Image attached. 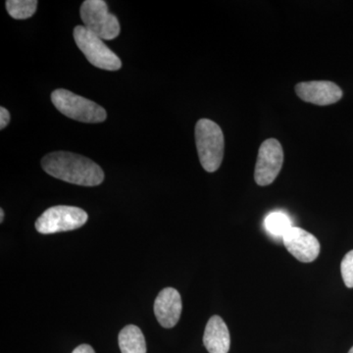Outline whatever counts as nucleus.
<instances>
[{"label":"nucleus","mask_w":353,"mask_h":353,"mask_svg":"<svg viewBox=\"0 0 353 353\" xmlns=\"http://www.w3.org/2000/svg\"><path fill=\"white\" fill-rule=\"evenodd\" d=\"M41 166L53 178L83 187H95L104 180L103 171L99 165L77 153H48L41 160Z\"/></svg>","instance_id":"obj_1"},{"label":"nucleus","mask_w":353,"mask_h":353,"mask_svg":"<svg viewBox=\"0 0 353 353\" xmlns=\"http://www.w3.org/2000/svg\"><path fill=\"white\" fill-rule=\"evenodd\" d=\"M196 143L204 170L209 173L217 171L225 150L224 134L219 125L208 119L199 120L196 125Z\"/></svg>","instance_id":"obj_2"},{"label":"nucleus","mask_w":353,"mask_h":353,"mask_svg":"<svg viewBox=\"0 0 353 353\" xmlns=\"http://www.w3.org/2000/svg\"><path fill=\"white\" fill-rule=\"evenodd\" d=\"M51 101L66 117L83 123H101L108 118L105 109L95 102L59 88L51 94Z\"/></svg>","instance_id":"obj_3"},{"label":"nucleus","mask_w":353,"mask_h":353,"mask_svg":"<svg viewBox=\"0 0 353 353\" xmlns=\"http://www.w3.org/2000/svg\"><path fill=\"white\" fill-rule=\"evenodd\" d=\"M74 39L88 61L99 69L117 71L122 67V61L103 39L88 30L85 26H77L74 29Z\"/></svg>","instance_id":"obj_4"},{"label":"nucleus","mask_w":353,"mask_h":353,"mask_svg":"<svg viewBox=\"0 0 353 353\" xmlns=\"http://www.w3.org/2000/svg\"><path fill=\"white\" fill-rule=\"evenodd\" d=\"M88 213L75 206L58 205L46 209L36 221L39 234H50L73 231L87 223Z\"/></svg>","instance_id":"obj_5"},{"label":"nucleus","mask_w":353,"mask_h":353,"mask_svg":"<svg viewBox=\"0 0 353 353\" xmlns=\"http://www.w3.org/2000/svg\"><path fill=\"white\" fill-rule=\"evenodd\" d=\"M80 14L83 26L99 38L111 41L119 36V21L109 12L103 0H85L81 6Z\"/></svg>","instance_id":"obj_6"},{"label":"nucleus","mask_w":353,"mask_h":353,"mask_svg":"<svg viewBox=\"0 0 353 353\" xmlns=\"http://www.w3.org/2000/svg\"><path fill=\"white\" fill-rule=\"evenodd\" d=\"M283 162L284 152L277 139H269L262 143L255 165L254 180L257 185H271L280 174Z\"/></svg>","instance_id":"obj_7"},{"label":"nucleus","mask_w":353,"mask_h":353,"mask_svg":"<svg viewBox=\"0 0 353 353\" xmlns=\"http://www.w3.org/2000/svg\"><path fill=\"white\" fill-rule=\"evenodd\" d=\"M283 241L288 252L303 263H310L319 256V241L301 228L292 227L283 236Z\"/></svg>","instance_id":"obj_8"},{"label":"nucleus","mask_w":353,"mask_h":353,"mask_svg":"<svg viewBox=\"0 0 353 353\" xmlns=\"http://www.w3.org/2000/svg\"><path fill=\"white\" fill-rule=\"evenodd\" d=\"M299 99L319 106L331 105L341 101L343 90L338 85L329 81L303 82L296 85Z\"/></svg>","instance_id":"obj_9"},{"label":"nucleus","mask_w":353,"mask_h":353,"mask_svg":"<svg viewBox=\"0 0 353 353\" xmlns=\"http://www.w3.org/2000/svg\"><path fill=\"white\" fill-rule=\"evenodd\" d=\"M183 303L178 290L165 288L158 294L154 303V314L163 328L175 327L182 314Z\"/></svg>","instance_id":"obj_10"},{"label":"nucleus","mask_w":353,"mask_h":353,"mask_svg":"<svg viewBox=\"0 0 353 353\" xmlns=\"http://www.w3.org/2000/svg\"><path fill=\"white\" fill-rule=\"evenodd\" d=\"M204 347L209 353H228L231 345V336L226 323L215 315L209 319L203 336Z\"/></svg>","instance_id":"obj_11"},{"label":"nucleus","mask_w":353,"mask_h":353,"mask_svg":"<svg viewBox=\"0 0 353 353\" xmlns=\"http://www.w3.org/2000/svg\"><path fill=\"white\" fill-rule=\"evenodd\" d=\"M118 341L122 353H146L145 336L134 325H128L122 329Z\"/></svg>","instance_id":"obj_12"},{"label":"nucleus","mask_w":353,"mask_h":353,"mask_svg":"<svg viewBox=\"0 0 353 353\" xmlns=\"http://www.w3.org/2000/svg\"><path fill=\"white\" fill-rule=\"evenodd\" d=\"M37 0H7V12L16 20L31 18L37 11Z\"/></svg>","instance_id":"obj_13"},{"label":"nucleus","mask_w":353,"mask_h":353,"mask_svg":"<svg viewBox=\"0 0 353 353\" xmlns=\"http://www.w3.org/2000/svg\"><path fill=\"white\" fill-rule=\"evenodd\" d=\"M264 226L273 236L282 238L292 228L290 218L282 212H273L267 216L264 221Z\"/></svg>","instance_id":"obj_14"},{"label":"nucleus","mask_w":353,"mask_h":353,"mask_svg":"<svg viewBox=\"0 0 353 353\" xmlns=\"http://www.w3.org/2000/svg\"><path fill=\"white\" fill-rule=\"evenodd\" d=\"M341 276L343 282L350 289L353 288V250H350L343 257L341 264Z\"/></svg>","instance_id":"obj_15"},{"label":"nucleus","mask_w":353,"mask_h":353,"mask_svg":"<svg viewBox=\"0 0 353 353\" xmlns=\"http://www.w3.org/2000/svg\"><path fill=\"white\" fill-rule=\"evenodd\" d=\"M10 121V113L6 108H0V129L3 130Z\"/></svg>","instance_id":"obj_16"},{"label":"nucleus","mask_w":353,"mask_h":353,"mask_svg":"<svg viewBox=\"0 0 353 353\" xmlns=\"http://www.w3.org/2000/svg\"><path fill=\"white\" fill-rule=\"evenodd\" d=\"M72 353H95L94 348L90 345H81L76 347Z\"/></svg>","instance_id":"obj_17"},{"label":"nucleus","mask_w":353,"mask_h":353,"mask_svg":"<svg viewBox=\"0 0 353 353\" xmlns=\"http://www.w3.org/2000/svg\"><path fill=\"white\" fill-rule=\"evenodd\" d=\"M4 220V211L3 209H0V222H3Z\"/></svg>","instance_id":"obj_18"},{"label":"nucleus","mask_w":353,"mask_h":353,"mask_svg":"<svg viewBox=\"0 0 353 353\" xmlns=\"http://www.w3.org/2000/svg\"><path fill=\"white\" fill-rule=\"evenodd\" d=\"M348 353H353V347L350 348V350L348 352Z\"/></svg>","instance_id":"obj_19"}]
</instances>
